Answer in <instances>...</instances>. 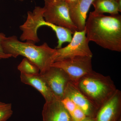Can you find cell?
I'll return each mask as SVG.
<instances>
[{
	"label": "cell",
	"mask_w": 121,
	"mask_h": 121,
	"mask_svg": "<svg viewBox=\"0 0 121 121\" xmlns=\"http://www.w3.org/2000/svg\"><path fill=\"white\" fill-rule=\"evenodd\" d=\"M85 29L88 41L105 49L121 51V16H107L90 13Z\"/></svg>",
	"instance_id": "obj_1"
},
{
	"label": "cell",
	"mask_w": 121,
	"mask_h": 121,
	"mask_svg": "<svg viewBox=\"0 0 121 121\" xmlns=\"http://www.w3.org/2000/svg\"><path fill=\"white\" fill-rule=\"evenodd\" d=\"M5 53L16 58L24 56L37 65L42 73L50 68L55 62L56 49L50 47L47 43L37 46L35 43L19 41L16 36L6 37L2 43Z\"/></svg>",
	"instance_id": "obj_2"
},
{
	"label": "cell",
	"mask_w": 121,
	"mask_h": 121,
	"mask_svg": "<svg viewBox=\"0 0 121 121\" xmlns=\"http://www.w3.org/2000/svg\"><path fill=\"white\" fill-rule=\"evenodd\" d=\"M76 85L98 109L112 96L117 89L110 76L93 70L80 78Z\"/></svg>",
	"instance_id": "obj_3"
},
{
	"label": "cell",
	"mask_w": 121,
	"mask_h": 121,
	"mask_svg": "<svg viewBox=\"0 0 121 121\" xmlns=\"http://www.w3.org/2000/svg\"><path fill=\"white\" fill-rule=\"evenodd\" d=\"M43 17L46 22L70 29L73 33L78 29L72 21L67 3L63 0H44Z\"/></svg>",
	"instance_id": "obj_4"
},
{
	"label": "cell",
	"mask_w": 121,
	"mask_h": 121,
	"mask_svg": "<svg viewBox=\"0 0 121 121\" xmlns=\"http://www.w3.org/2000/svg\"><path fill=\"white\" fill-rule=\"evenodd\" d=\"M91 58L88 56H76L55 62L52 66L63 69L71 81L76 84L80 78L93 71Z\"/></svg>",
	"instance_id": "obj_5"
},
{
	"label": "cell",
	"mask_w": 121,
	"mask_h": 121,
	"mask_svg": "<svg viewBox=\"0 0 121 121\" xmlns=\"http://www.w3.org/2000/svg\"><path fill=\"white\" fill-rule=\"evenodd\" d=\"M89 42L85 29L82 31H75L68 45L65 47L56 49L55 62L76 56L92 57L93 54L89 47Z\"/></svg>",
	"instance_id": "obj_6"
},
{
	"label": "cell",
	"mask_w": 121,
	"mask_h": 121,
	"mask_svg": "<svg viewBox=\"0 0 121 121\" xmlns=\"http://www.w3.org/2000/svg\"><path fill=\"white\" fill-rule=\"evenodd\" d=\"M40 74L56 99L62 100L64 98L68 84L71 81L67 74L61 68L52 66Z\"/></svg>",
	"instance_id": "obj_7"
},
{
	"label": "cell",
	"mask_w": 121,
	"mask_h": 121,
	"mask_svg": "<svg viewBox=\"0 0 121 121\" xmlns=\"http://www.w3.org/2000/svg\"><path fill=\"white\" fill-rule=\"evenodd\" d=\"M29 26L32 30L37 32L39 28L43 26H48L55 32L58 38V45L56 49L62 48L64 43H70L72 39L73 33L67 28L58 26L46 22L44 18L43 13L41 11L35 12L30 17L29 21Z\"/></svg>",
	"instance_id": "obj_8"
},
{
	"label": "cell",
	"mask_w": 121,
	"mask_h": 121,
	"mask_svg": "<svg viewBox=\"0 0 121 121\" xmlns=\"http://www.w3.org/2000/svg\"><path fill=\"white\" fill-rule=\"evenodd\" d=\"M121 91L117 89L112 96L98 109L95 121H118L121 118Z\"/></svg>",
	"instance_id": "obj_9"
},
{
	"label": "cell",
	"mask_w": 121,
	"mask_h": 121,
	"mask_svg": "<svg viewBox=\"0 0 121 121\" xmlns=\"http://www.w3.org/2000/svg\"><path fill=\"white\" fill-rule=\"evenodd\" d=\"M65 97L71 99L76 105L84 112L87 117L95 118L98 109L80 91L76 84L71 81L66 88Z\"/></svg>",
	"instance_id": "obj_10"
},
{
	"label": "cell",
	"mask_w": 121,
	"mask_h": 121,
	"mask_svg": "<svg viewBox=\"0 0 121 121\" xmlns=\"http://www.w3.org/2000/svg\"><path fill=\"white\" fill-rule=\"evenodd\" d=\"M43 121H73L60 100L45 102L42 112Z\"/></svg>",
	"instance_id": "obj_11"
},
{
	"label": "cell",
	"mask_w": 121,
	"mask_h": 121,
	"mask_svg": "<svg viewBox=\"0 0 121 121\" xmlns=\"http://www.w3.org/2000/svg\"><path fill=\"white\" fill-rule=\"evenodd\" d=\"M94 0H76L68 4L70 17L78 31L85 29L87 14Z\"/></svg>",
	"instance_id": "obj_12"
},
{
	"label": "cell",
	"mask_w": 121,
	"mask_h": 121,
	"mask_svg": "<svg viewBox=\"0 0 121 121\" xmlns=\"http://www.w3.org/2000/svg\"><path fill=\"white\" fill-rule=\"evenodd\" d=\"M21 82L25 84L34 87L43 95L45 102H50L56 99L40 73L37 74L27 75L21 73Z\"/></svg>",
	"instance_id": "obj_13"
},
{
	"label": "cell",
	"mask_w": 121,
	"mask_h": 121,
	"mask_svg": "<svg viewBox=\"0 0 121 121\" xmlns=\"http://www.w3.org/2000/svg\"><path fill=\"white\" fill-rule=\"evenodd\" d=\"M91 4L94 8L91 12L95 15L107 13L116 15L121 12V0H94Z\"/></svg>",
	"instance_id": "obj_14"
},
{
	"label": "cell",
	"mask_w": 121,
	"mask_h": 121,
	"mask_svg": "<svg viewBox=\"0 0 121 121\" xmlns=\"http://www.w3.org/2000/svg\"><path fill=\"white\" fill-rule=\"evenodd\" d=\"M21 73L27 75L37 74L40 73V70L37 65L25 58L17 66Z\"/></svg>",
	"instance_id": "obj_15"
},
{
	"label": "cell",
	"mask_w": 121,
	"mask_h": 121,
	"mask_svg": "<svg viewBox=\"0 0 121 121\" xmlns=\"http://www.w3.org/2000/svg\"><path fill=\"white\" fill-rule=\"evenodd\" d=\"M13 112L11 103L0 102V121H7L12 117Z\"/></svg>",
	"instance_id": "obj_16"
},
{
	"label": "cell",
	"mask_w": 121,
	"mask_h": 121,
	"mask_svg": "<svg viewBox=\"0 0 121 121\" xmlns=\"http://www.w3.org/2000/svg\"><path fill=\"white\" fill-rule=\"evenodd\" d=\"M63 105L65 107V108L71 115L72 114L74 111L77 106L73 102L68 98L65 97L62 100H61Z\"/></svg>",
	"instance_id": "obj_17"
},
{
	"label": "cell",
	"mask_w": 121,
	"mask_h": 121,
	"mask_svg": "<svg viewBox=\"0 0 121 121\" xmlns=\"http://www.w3.org/2000/svg\"><path fill=\"white\" fill-rule=\"evenodd\" d=\"M71 117L73 121H82L87 117L84 112L78 107Z\"/></svg>",
	"instance_id": "obj_18"
},
{
	"label": "cell",
	"mask_w": 121,
	"mask_h": 121,
	"mask_svg": "<svg viewBox=\"0 0 121 121\" xmlns=\"http://www.w3.org/2000/svg\"><path fill=\"white\" fill-rule=\"evenodd\" d=\"M6 37V35L4 33H0V59H9L12 57L10 55L5 53L2 48V42Z\"/></svg>",
	"instance_id": "obj_19"
},
{
	"label": "cell",
	"mask_w": 121,
	"mask_h": 121,
	"mask_svg": "<svg viewBox=\"0 0 121 121\" xmlns=\"http://www.w3.org/2000/svg\"><path fill=\"white\" fill-rule=\"evenodd\" d=\"M82 121H95V120L94 118L86 117L85 119Z\"/></svg>",
	"instance_id": "obj_20"
},
{
	"label": "cell",
	"mask_w": 121,
	"mask_h": 121,
	"mask_svg": "<svg viewBox=\"0 0 121 121\" xmlns=\"http://www.w3.org/2000/svg\"><path fill=\"white\" fill-rule=\"evenodd\" d=\"M63 0L67 3L68 4H69L75 2L76 0Z\"/></svg>",
	"instance_id": "obj_21"
},
{
	"label": "cell",
	"mask_w": 121,
	"mask_h": 121,
	"mask_svg": "<svg viewBox=\"0 0 121 121\" xmlns=\"http://www.w3.org/2000/svg\"><path fill=\"white\" fill-rule=\"evenodd\" d=\"M118 121H121V118L119 119V120H118Z\"/></svg>",
	"instance_id": "obj_22"
},
{
	"label": "cell",
	"mask_w": 121,
	"mask_h": 121,
	"mask_svg": "<svg viewBox=\"0 0 121 121\" xmlns=\"http://www.w3.org/2000/svg\"><path fill=\"white\" fill-rule=\"evenodd\" d=\"M20 1H22L23 0H20Z\"/></svg>",
	"instance_id": "obj_23"
},
{
	"label": "cell",
	"mask_w": 121,
	"mask_h": 121,
	"mask_svg": "<svg viewBox=\"0 0 121 121\" xmlns=\"http://www.w3.org/2000/svg\"></svg>",
	"instance_id": "obj_24"
}]
</instances>
